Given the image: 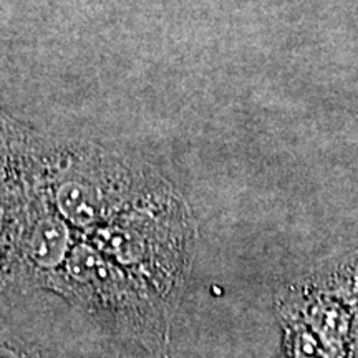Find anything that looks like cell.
Instances as JSON below:
<instances>
[{"instance_id": "obj_1", "label": "cell", "mask_w": 358, "mask_h": 358, "mask_svg": "<svg viewBox=\"0 0 358 358\" xmlns=\"http://www.w3.org/2000/svg\"><path fill=\"white\" fill-rule=\"evenodd\" d=\"M57 204L60 213L78 226H90L103 213L101 194L96 187L85 182H65L57 192Z\"/></svg>"}, {"instance_id": "obj_4", "label": "cell", "mask_w": 358, "mask_h": 358, "mask_svg": "<svg viewBox=\"0 0 358 358\" xmlns=\"http://www.w3.org/2000/svg\"><path fill=\"white\" fill-rule=\"evenodd\" d=\"M69 271L73 279L80 282H95L103 280L108 275V267L103 262L96 250L80 245L71 252L69 259Z\"/></svg>"}, {"instance_id": "obj_2", "label": "cell", "mask_w": 358, "mask_h": 358, "mask_svg": "<svg viewBox=\"0 0 358 358\" xmlns=\"http://www.w3.org/2000/svg\"><path fill=\"white\" fill-rule=\"evenodd\" d=\"M69 248V229L55 217L38 222L30 243V254L42 267H55L65 259Z\"/></svg>"}, {"instance_id": "obj_6", "label": "cell", "mask_w": 358, "mask_h": 358, "mask_svg": "<svg viewBox=\"0 0 358 358\" xmlns=\"http://www.w3.org/2000/svg\"><path fill=\"white\" fill-rule=\"evenodd\" d=\"M3 178V163H2V158H0V181H2Z\"/></svg>"}, {"instance_id": "obj_3", "label": "cell", "mask_w": 358, "mask_h": 358, "mask_svg": "<svg viewBox=\"0 0 358 358\" xmlns=\"http://www.w3.org/2000/svg\"><path fill=\"white\" fill-rule=\"evenodd\" d=\"M96 243L111 256L118 257L123 262L136 261L143 252V244L134 232L123 227H108L98 232Z\"/></svg>"}, {"instance_id": "obj_5", "label": "cell", "mask_w": 358, "mask_h": 358, "mask_svg": "<svg viewBox=\"0 0 358 358\" xmlns=\"http://www.w3.org/2000/svg\"><path fill=\"white\" fill-rule=\"evenodd\" d=\"M0 358H19V355L13 353L12 350H8V348L0 347Z\"/></svg>"}]
</instances>
